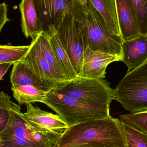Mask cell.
I'll list each match as a JSON object with an SVG mask.
<instances>
[{
	"label": "cell",
	"instance_id": "603a6c76",
	"mask_svg": "<svg viewBox=\"0 0 147 147\" xmlns=\"http://www.w3.org/2000/svg\"><path fill=\"white\" fill-rule=\"evenodd\" d=\"M136 13L140 34L147 35V0H129Z\"/></svg>",
	"mask_w": 147,
	"mask_h": 147
},
{
	"label": "cell",
	"instance_id": "7c38bea8",
	"mask_svg": "<svg viewBox=\"0 0 147 147\" xmlns=\"http://www.w3.org/2000/svg\"><path fill=\"white\" fill-rule=\"evenodd\" d=\"M26 111L23 113L32 124L53 132L63 133L69 127L63 119L58 115L44 111L31 103L26 104Z\"/></svg>",
	"mask_w": 147,
	"mask_h": 147
},
{
	"label": "cell",
	"instance_id": "2e32d148",
	"mask_svg": "<svg viewBox=\"0 0 147 147\" xmlns=\"http://www.w3.org/2000/svg\"><path fill=\"white\" fill-rule=\"evenodd\" d=\"M96 10L102 17L111 33L121 36L117 15L115 0H90Z\"/></svg>",
	"mask_w": 147,
	"mask_h": 147
},
{
	"label": "cell",
	"instance_id": "d4e9b609",
	"mask_svg": "<svg viewBox=\"0 0 147 147\" xmlns=\"http://www.w3.org/2000/svg\"><path fill=\"white\" fill-rule=\"evenodd\" d=\"M9 21L7 17V5L5 3L0 4V32L6 23Z\"/></svg>",
	"mask_w": 147,
	"mask_h": 147
},
{
	"label": "cell",
	"instance_id": "4fadbf2b",
	"mask_svg": "<svg viewBox=\"0 0 147 147\" xmlns=\"http://www.w3.org/2000/svg\"><path fill=\"white\" fill-rule=\"evenodd\" d=\"M19 7L22 32L27 38L34 40L44 31L36 0H21Z\"/></svg>",
	"mask_w": 147,
	"mask_h": 147
},
{
	"label": "cell",
	"instance_id": "5bb4252c",
	"mask_svg": "<svg viewBox=\"0 0 147 147\" xmlns=\"http://www.w3.org/2000/svg\"><path fill=\"white\" fill-rule=\"evenodd\" d=\"M147 59V35H139L123 41L121 61L128 67L127 73L139 67Z\"/></svg>",
	"mask_w": 147,
	"mask_h": 147
},
{
	"label": "cell",
	"instance_id": "8992f818",
	"mask_svg": "<svg viewBox=\"0 0 147 147\" xmlns=\"http://www.w3.org/2000/svg\"><path fill=\"white\" fill-rule=\"evenodd\" d=\"M116 100L130 113L147 110V59L121 80Z\"/></svg>",
	"mask_w": 147,
	"mask_h": 147
},
{
	"label": "cell",
	"instance_id": "7a4b0ae2",
	"mask_svg": "<svg viewBox=\"0 0 147 147\" xmlns=\"http://www.w3.org/2000/svg\"><path fill=\"white\" fill-rule=\"evenodd\" d=\"M9 121L0 133V147H57L63 133L32 124L16 104L9 109Z\"/></svg>",
	"mask_w": 147,
	"mask_h": 147
},
{
	"label": "cell",
	"instance_id": "ba28073f",
	"mask_svg": "<svg viewBox=\"0 0 147 147\" xmlns=\"http://www.w3.org/2000/svg\"><path fill=\"white\" fill-rule=\"evenodd\" d=\"M39 15L44 31L51 25L55 26L66 13L72 14L78 21L85 17L84 7L73 3L70 0H36Z\"/></svg>",
	"mask_w": 147,
	"mask_h": 147
},
{
	"label": "cell",
	"instance_id": "8fae6325",
	"mask_svg": "<svg viewBox=\"0 0 147 147\" xmlns=\"http://www.w3.org/2000/svg\"><path fill=\"white\" fill-rule=\"evenodd\" d=\"M121 36L123 41L140 35L136 13L129 0H115Z\"/></svg>",
	"mask_w": 147,
	"mask_h": 147
},
{
	"label": "cell",
	"instance_id": "4316f807",
	"mask_svg": "<svg viewBox=\"0 0 147 147\" xmlns=\"http://www.w3.org/2000/svg\"><path fill=\"white\" fill-rule=\"evenodd\" d=\"M13 64L11 63H4L0 64V80L2 79L4 74L7 73L9 67Z\"/></svg>",
	"mask_w": 147,
	"mask_h": 147
},
{
	"label": "cell",
	"instance_id": "9c48e42d",
	"mask_svg": "<svg viewBox=\"0 0 147 147\" xmlns=\"http://www.w3.org/2000/svg\"><path fill=\"white\" fill-rule=\"evenodd\" d=\"M33 72L36 78L48 88L53 89L57 84L69 81L59 74L40 51L35 40L32 41L24 57L21 60Z\"/></svg>",
	"mask_w": 147,
	"mask_h": 147
},
{
	"label": "cell",
	"instance_id": "e0dca14e",
	"mask_svg": "<svg viewBox=\"0 0 147 147\" xmlns=\"http://www.w3.org/2000/svg\"><path fill=\"white\" fill-rule=\"evenodd\" d=\"M52 90L32 85L11 86L13 96L20 105L36 102L44 103L47 94Z\"/></svg>",
	"mask_w": 147,
	"mask_h": 147
},
{
	"label": "cell",
	"instance_id": "484cf974",
	"mask_svg": "<svg viewBox=\"0 0 147 147\" xmlns=\"http://www.w3.org/2000/svg\"><path fill=\"white\" fill-rule=\"evenodd\" d=\"M13 102L10 97L3 92H0V108L11 109L15 105Z\"/></svg>",
	"mask_w": 147,
	"mask_h": 147
},
{
	"label": "cell",
	"instance_id": "f1b7e54d",
	"mask_svg": "<svg viewBox=\"0 0 147 147\" xmlns=\"http://www.w3.org/2000/svg\"><path fill=\"white\" fill-rule=\"evenodd\" d=\"M74 4L84 7L86 6L87 0H70Z\"/></svg>",
	"mask_w": 147,
	"mask_h": 147
},
{
	"label": "cell",
	"instance_id": "44dd1931",
	"mask_svg": "<svg viewBox=\"0 0 147 147\" xmlns=\"http://www.w3.org/2000/svg\"><path fill=\"white\" fill-rule=\"evenodd\" d=\"M121 124L126 147H147V135L121 121Z\"/></svg>",
	"mask_w": 147,
	"mask_h": 147
},
{
	"label": "cell",
	"instance_id": "5b68a950",
	"mask_svg": "<svg viewBox=\"0 0 147 147\" xmlns=\"http://www.w3.org/2000/svg\"><path fill=\"white\" fill-rule=\"evenodd\" d=\"M102 79H92L78 76L74 79L57 84L52 89L58 93L86 102L110 106L116 99L115 90Z\"/></svg>",
	"mask_w": 147,
	"mask_h": 147
},
{
	"label": "cell",
	"instance_id": "30bf717a",
	"mask_svg": "<svg viewBox=\"0 0 147 147\" xmlns=\"http://www.w3.org/2000/svg\"><path fill=\"white\" fill-rule=\"evenodd\" d=\"M121 60L118 56L93 51L86 47L84 49L81 71L78 76L88 78H104L108 65Z\"/></svg>",
	"mask_w": 147,
	"mask_h": 147
},
{
	"label": "cell",
	"instance_id": "6da1fadb",
	"mask_svg": "<svg viewBox=\"0 0 147 147\" xmlns=\"http://www.w3.org/2000/svg\"><path fill=\"white\" fill-rule=\"evenodd\" d=\"M85 144L126 147L120 119L110 116L69 127L63 133L57 147H71Z\"/></svg>",
	"mask_w": 147,
	"mask_h": 147
},
{
	"label": "cell",
	"instance_id": "9a60e30c",
	"mask_svg": "<svg viewBox=\"0 0 147 147\" xmlns=\"http://www.w3.org/2000/svg\"><path fill=\"white\" fill-rule=\"evenodd\" d=\"M50 42L55 57L63 70L65 76L68 80H71L78 77L69 57L63 46L57 30L53 25H51L47 31Z\"/></svg>",
	"mask_w": 147,
	"mask_h": 147
},
{
	"label": "cell",
	"instance_id": "52a82bcc",
	"mask_svg": "<svg viewBox=\"0 0 147 147\" xmlns=\"http://www.w3.org/2000/svg\"><path fill=\"white\" fill-rule=\"evenodd\" d=\"M80 22L68 13L53 26L78 76L81 71L84 52Z\"/></svg>",
	"mask_w": 147,
	"mask_h": 147
},
{
	"label": "cell",
	"instance_id": "cb8c5ba5",
	"mask_svg": "<svg viewBox=\"0 0 147 147\" xmlns=\"http://www.w3.org/2000/svg\"><path fill=\"white\" fill-rule=\"evenodd\" d=\"M10 109L0 108V133L5 129L8 123Z\"/></svg>",
	"mask_w": 147,
	"mask_h": 147
},
{
	"label": "cell",
	"instance_id": "3957f363",
	"mask_svg": "<svg viewBox=\"0 0 147 147\" xmlns=\"http://www.w3.org/2000/svg\"><path fill=\"white\" fill-rule=\"evenodd\" d=\"M85 17L81 23V33L84 49L118 56L122 59L123 40L121 36L111 33L100 14L90 0L84 7Z\"/></svg>",
	"mask_w": 147,
	"mask_h": 147
},
{
	"label": "cell",
	"instance_id": "83f0119b",
	"mask_svg": "<svg viewBox=\"0 0 147 147\" xmlns=\"http://www.w3.org/2000/svg\"><path fill=\"white\" fill-rule=\"evenodd\" d=\"M71 147H109L103 145H97L94 144H85L77 145Z\"/></svg>",
	"mask_w": 147,
	"mask_h": 147
},
{
	"label": "cell",
	"instance_id": "7402d4cb",
	"mask_svg": "<svg viewBox=\"0 0 147 147\" xmlns=\"http://www.w3.org/2000/svg\"><path fill=\"white\" fill-rule=\"evenodd\" d=\"M121 121L147 135V110L120 115Z\"/></svg>",
	"mask_w": 147,
	"mask_h": 147
},
{
	"label": "cell",
	"instance_id": "ac0fdd59",
	"mask_svg": "<svg viewBox=\"0 0 147 147\" xmlns=\"http://www.w3.org/2000/svg\"><path fill=\"white\" fill-rule=\"evenodd\" d=\"M13 65L10 74L12 85H32L38 88L51 89L39 81L31 70L21 61L16 62Z\"/></svg>",
	"mask_w": 147,
	"mask_h": 147
},
{
	"label": "cell",
	"instance_id": "d6986e66",
	"mask_svg": "<svg viewBox=\"0 0 147 147\" xmlns=\"http://www.w3.org/2000/svg\"><path fill=\"white\" fill-rule=\"evenodd\" d=\"M34 40L37 43L40 53L47 61L59 74L66 78L55 57L47 31H43Z\"/></svg>",
	"mask_w": 147,
	"mask_h": 147
},
{
	"label": "cell",
	"instance_id": "ffe728a7",
	"mask_svg": "<svg viewBox=\"0 0 147 147\" xmlns=\"http://www.w3.org/2000/svg\"><path fill=\"white\" fill-rule=\"evenodd\" d=\"M29 48V45L13 46L0 45V64L14 63L22 59Z\"/></svg>",
	"mask_w": 147,
	"mask_h": 147
},
{
	"label": "cell",
	"instance_id": "277c9868",
	"mask_svg": "<svg viewBox=\"0 0 147 147\" xmlns=\"http://www.w3.org/2000/svg\"><path fill=\"white\" fill-rule=\"evenodd\" d=\"M44 103L60 116L69 127L111 116L109 105L86 102L53 90L47 94Z\"/></svg>",
	"mask_w": 147,
	"mask_h": 147
}]
</instances>
